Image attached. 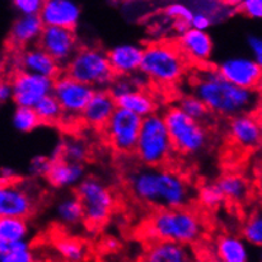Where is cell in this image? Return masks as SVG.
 <instances>
[{
  "instance_id": "cell-42",
  "label": "cell",
  "mask_w": 262,
  "mask_h": 262,
  "mask_svg": "<svg viewBox=\"0 0 262 262\" xmlns=\"http://www.w3.org/2000/svg\"><path fill=\"white\" fill-rule=\"evenodd\" d=\"M238 8L248 18L262 19V0H245Z\"/></svg>"
},
{
  "instance_id": "cell-54",
  "label": "cell",
  "mask_w": 262,
  "mask_h": 262,
  "mask_svg": "<svg viewBox=\"0 0 262 262\" xmlns=\"http://www.w3.org/2000/svg\"><path fill=\"white\" fill-rule=\"evenodd\" d=\"M260 260L262 261V247H261V252H260Z\"/></svg>"
},
{
  "instance_id": "cell-27",
  "label": "cell",
  "mask_w": 262,
  "mask_h": 262,
  "mask_svg": "<svg viewBox=\"0 0 262 262\" xmlns=\"http://www.w3.org/2000/svg\"><path fill=\"white\" fill-rule=\"evenodd\" d=\"M216 185L219 186L225 200L233 203H241L248 195V185L242 176L224 174L216 181Z\"/></svg>"
},
{
  "instance_id": "cell-29",
  "label": "cell",
  "mask_w": 262,
  "mask_h": 262,
  "mask_svg": "<svg viewBox=\"0 0 262 262\" xmlns=\"http://www.w3.org/2000/svg\"><path fill=\"white\" fill-rule=\"evenodd\" d=\"M26 218L0 216V239L5 242L26 239L28 235V224Z\"/></svg>"
},
{
  "instance_id": "cell-32",
  "label": "cell",
  "mask_w": 262,
  "mask_h": 262,
  "mask_svg": "<svg viewBox=\"0 0 262 262\" xmlns=\"http://www.w3.org/2000/svg\"><path fill=\"white\" fill-rule=\"evenodd\" d=\"M36 112L40 117L41 122L43 124H54V122L60 121L64 117V110L61 104L57 101L54 93L49 94L45 98L41 99L35 106Z\"/></svg>"
},
{
  "instance_id": "cell-6",
  "label": "cell",
  "mask_w": 262,
  "mask_h": 262,
  "mask_svg": "<svg viewBox=\"0 0 262 262\" xmlns=\"http://www.w3.org/2000/svg\"><path fill=\"white\" fill-rule=\"evenodd\" d=\"M67 74L94 89L110 88L116 77L107 52L96 47L78 50L67 64Z\"/></svg>"
},
{
  "instance_id": "cell-20",
  "label": "cell",
  "mask_w": 262,
  "mask_h": 262,
  "mask_svg": "<svg viewBox=\"0 0 262 262\" xmlns=\"http://www.w3.org/2000/svg\"><path fill=\"white\" fill-rule=\"evenodd\" d=\"M19 65L22 70L36 73L55 79L60 74V64L41 46L30 47L19 56Z\"/></svg>"
},
{
  "instance_id": "cell-1",
  "label": "cell",
  "mask_w": 262,
  "mask_h": 262,
  "mask_svg": "<svg viewBox=\"0 0 262 262\" xmlns=\"http://www.w3.org/2000/svg\"><path fill=\"white\" fill-rule=\"evenodd\" d=\"M134 198L161 208H183L191 200V190L181 176L167 169L146 167L129 176Z\"/></svg>"
},
{
  "instance_id": "cell-18",
  "label": "cell",
  "mask_w": 262,
  "mask_h": 262,
  "mask_svg": "<svg viewBox=\"0 0 262 262\" xmlns=\"http://www.w3.org/2000/svg\"><path fill=\"white\" fill-rule=\"evenodd\" d=\"M107 55L115 74L119 77H130L140 70L144 47L130 42L119 43L112 47Z\"/></svg>"
},
{
  "instance_id": "cell-22",
  "label": "cell",
  "mask_w": 262,
  "mask_h": 262,
  "mask_svg": "<svg viewBox=\"0 0 262 262\" xmlns=\"http://www.w3.org/2000/svg\"><path fill=\"white\" fill-rule=\"evenodd\" d=\"M46 178L50 185L55 188L64 190V188L74 187L79 185L84 178V168L82 163L60 158L52 161Z\"/></svg>"
},
{
  "instance_id": "cell-17",
  "label": "cell",
  "mask_w": 262,
  "mask_h": 262,
  "mask_svg": "<svg viewBox=\"0 0 262 262\" xmlns=\"http://www.w3.org/2000/svg\"><path fill=\"white\" fill-rule=\"evenodd\" d=\"M116 108V98L112 96L111 92L106 89H96L91 101L88 102L87 107L83 111L82 120L88 126L94 127V129H98V127L103 129Z\"/></svg>"
},
{
  "instance_id": "cell-9",
  "label": "cell",
  "mask_w": 262,
  "mask_h": 262,
  "mask_svg": "<svg viewBox=\"0 0 262 262\" xmlns=\"http://www.w3.org/2000/svg\"><path fill=\"white\" fill-rule=\"evenodd\" d=\"M143 119L129 110L117 107L103 127L110 146L117 153L129 154L135 151Z\"/></svg>"
},
{
  "instance_id": "cell-3",
  "label": "cell",
  "mask_w": 262,
  "mask_h": 262,
  "mask_svg": "<svg viewBox=\"0 0 262 262\" xmlns=\"http://www.w3.org/2000/svg\"><path fill=\"white\" fill-rule=\"evenodd\" d=\"M203 223L193 211L185 208H162L145 225V235L153 241H174L191 245L203 235Z\"/></svg>"
},
{
  "instance_id": "cell-16",
  "label": "cell",
  "mask_w": 262,
  "mask_h": 262,
  "mask_svg": "<svg viewBox=\"0 0 262 262\" xmlns=\"http://www.w3.org/2000/svg\"><path fill=\"white\" fill-rule=\"evenodd\" d=\"M45 26H56L74 30L82 17L75 0H46L40 12Z\"/></svg>"
},
{
  "instance_id": "cell-53",
  "label": "cell",
  "mask_w": 262,
  "mask_h": 262,
  "mask_svg": "<svg viewBox=\"0 0 262 262\" xmlns=\"http://www.w3.org/2000/svg\"><path fill=\"white\" fill-rule=\"evenodd\" d=\"M260 116V115H258ZM260 125H261V130H262V116H260Z\"/></svg>"
},
{
  "instance_id": "cell-43",
  "label": "cell",
  "mask_w": 262,
  "mask_h": 262,
  "mask_svg": "<svg viewBox=\"0 0 262 262\" xmlns=\"http://www.w3.org/2000/svg\"><path fill=\"white\" fill-rule=\"evenodd\" d=\"M213 25V19L204 13H195L191 20V27L201 31H208Z\"/></svg>"
},
{
  "instance_id": "cell-49",
  "label": "cell",
  "mask_w": 262,
  "mask_h": 262,
  "mask_svg": "<svg viewBox=\"0 0 262 262\" xmlns=\"http://www.w3.org/2000/svg\"><path fill=\"white\" fill-rule=\"evenodd\" d=\"M104 246H106V248H108V250H115V248H117V241L114 239V238H108V239L106 241V243H104Z\"/></svg>"
},
{
  "instance_id": "cell-21",
  "label": "cell",
  "mask_w": 262,
  "mask_h": 262,
  "mask_svg": "<svg viewBox=\"0 0 262 262\" xmlns=\"http://www.w3.org/2000/svg\"><path fill=\"white\" fill-rule=\"evenodd\" d=\"M45 23L40 14H20L12 25L9 40L14 46L25 47L38 42Z\"/></svg>"
},
{
  "instance_id": "cell-2",
  "label": "cell",
  "mask_w": 262,
  "mask_h": 262,
  "mask_svg": "<svg viewBox=\"0 0 262 262\" xmlns=\"http://www.w3.org/2000/svg\"><path fill=\"white\" fill-rule=\"evenodd\" d=\"M193 93L208 106L210 112L224 117L251 111L258 102L253 89L230 83L220 74L218 68L199 72Z\"/></svg>"
},
{
  "instance_id": "cell-28",
  "label": "cell",
  "mask_w": 262,
  "mask_h": 262,
  "mask_svg": "<svg viewBox=\"0 0 262 262\" xmlns=\"http://www.w3.org/2000/svg\"><path fill=\"white\" fill-rule=\"evenodd\" d=\"M35 260L30 243L26 239L5 242L0 239V261L2 262H31Z\"/></svg>"
},
{
  "instance_id": "cell-39",
  "label": "cell",
  "mask_w": 262,
  "mask_h": 262,
  "mask_svg": "<svg viewBox=\"0 0 262 262\" xmlns=\"http://www.w3.org/2000/svg\"><path fill=\"white\" fill-rule=\"evenodd\" d=\"M19 14H40L46 0H10Z\"/></svg>"
},
{
  "instance_id": "cell-14",
  "label": "cell",
  "mask_w": 262,
  "mask_h": 262,
  "mask_svg": "<svg viewBox=\"0 0 262 262\" xmlns=\"http://www.w3.org/2000/svg\"><path fill=\"white\" fill-rule=\"evenodd\" d=\"M228 134L235 145L245 150H252L262 144L260 116L251 112L235 115L228 126Z\"/></svg>"
},
{
  "instance_id": "cell-33",
  "label": "cell",
  "mask_w": 262,
  "mask_h": 262,
  "mask_svg": "<svg viewBox=\"0 0 262 262\" xmlns=\"http://www.w3.org/2000/svg\"><path fill=\"white\" fill-rule=\"evenodd\" d=\"M55 247H56L57 253L67 261L78 262L84 260L87 256L85 246L80 241L74 239V238H59L55 243Z\"/></svg>"
},
{
  "instance_id": "cell-34",
  "label": "cell",
  "mask_w": 262,
  "mask_h": 262,
  "mask_svg": "<svg viewBox=\"0 0 262 262\" xmlns=\"http://www.w3.org/2000/svg\"><path fill=\"white\" fill-rule=\"evenodd\" d=\"M242 237L248 245L262 247V210H257L248 216L242 228Z\"/></svg>"
},
{
  "instance_id": "cell-10",
  "label": "cell",
  "mask_w": 262,
  "mask_h": 262,
  "mask_svg": "<svg viewBox=\"0 0 262 262\" xmlns=\"http://www.w3.org/2000/svg\"><path fill=\"white\" fill-rule=\"evenodd\" d=\"M94 92L96 89L91 85L64 74L55 78L52 93L64 110V117L74 120L77 117H82L83 111L91 101Z\"/></svg>"
},
{
  "instance_id": "cell-40",
  "label": "cell",
  "mask_w": 262,
  "mask_h": 262,
  "mask_svg": "<svg viewBox=\"0 0 262 262\" xmlns=\"http://www.w3.org/2000/svg\"><path fill=\"white\" fill-rule=\"evenodd\" d=\"M52 161L50 157L45 156H36L31 159L30 166H28V172L35 177H43L47 176L51 167Z\"/></svg>"
},
{
  "instance_id": "cell-8",
  "label": "cell",
  "mask_w": 262,
  "mask_h": 262,
  "mask_svg": "<svg viewBox=\"0 0 262 262\" xmlns=\"http://www.w3.org/2000/svg\"><path fill=\"white\" fill-rule=\"evenodd\" d=\"M77 195L84 208V220L89 224L101 225L111 216L115 196L102 181L94 177L83 178L77 186Z\"/></svg>"
},
{
  "instance_id": "cell-35",
  "label": "cell",
  "mask_w": 262,
  "mask_h": 262,
  "mask_svg": "<svg viewBox=\"0 0 262 262\" xmlns=\"http://www.w3.org/2000/svg\"><path fill=\"white\" fill-rule=\"evenodd\" d=\"M178 107L188 116L201 122L205 121L210 114V110L208 108V106L196 94L183 96L178 102Z\"/></svg>"
},
{
  "instance_id": "cell-37",
  "label": "cell",
  "mask_w": 262,
  "mask_h": 262,
  "mask_svg": "<svg viewBox=\"0 0 262 262\" xmlns=\"http://www.w3.org/2000/svg\"><path fill=\"white\" fill-rule=\"evenodd\" d=\"M199 200L206 208H218L220 204L225 200L224 195L220 191L219 186L215 183L204 185L199 191Z\"/></svg>"
},
{
  "instance_id": "cell-48",
  "label": "cell",
  "mask_w": 262,
  "mask_h": 262,
  "mask_svg": "<svg viewBox=\"0 0 262 262\" xmlns=\"http://www.w3.org/2000/svg\"><path fill=\"white\" fill-rule=\"evenodd\" d=\"M173 28L178 35H183L186 31H188L191 28V23L186 22V20H174L173 22Z\"/></svg>"
},
{
  "instance_id": "cell-13",
  "label": "cell",
  "mask_w": 262,
  "mask_h": 262,
  "mask_svg": "<svg viewBox=\"0 0 262 262\" xmlns=\"http://www.w3.org/2000/svg\"><path fill=\"white\" fill-rule=\"evenodd\" d=\"M38 46L49 52L60 65H67L78 51L74 31L56 26H45Z\"/></svg>"
},
{
  "instance_id": "cell-45",
  "label": "cell",
  "mask_w": 262,
  "mask_h": 262,
  "mask_svg": "<svg viewBox=\"0 0 262 262\" xmlns=\"http://www.w3.org/2000/svg\"><path fill=\"white\" fill-rule=\"evenodd\" d=\"M130 79H131V82H133L134 87L141 88V89L145 87L146 83L149 82V78L146 77L144 73H141L140 70H139V72H136V73H134V74H131Z\"/></svg>"
},
{
  "instance_id": "cell-52",
  "label": "cell",
  "mask_w": 262,
  "mask_h": 262,
  "mask_svg": "<svg viewBox=\"0 0 262 262\" xmlns=\"http://www.w3.org/2000/svg\"><path fill=\"white\" fill-rule=\"evenodd\" d=\"M256 89H257V92H258V93H260L261 96H262V77H261L260 82H258V84H257V88H256Z\"/></svg>"
},
{
  "instance_id": "cell-30",
  "label": "cell",
  "mask_w": 262,
  "mask_h": 262,
  "mask_svg": "<svg viewBox=\"0 0 262 262\" xmlns=\"http://www.w3.org/2000/svg\"><path fill=\"white\" fill-rule=\"evenodd\" d=\"M195 13H204L213 19L214 23L225 19L230 14L225 0H187Z\"/></svg>"
},
{
  "instance_id": "cell-50",
  "label": "cell",
  "mask_w": 262,
  "mask_h": 262,
  "mask_svg": "<svg viewBox=\"0 0 262 262\" xmlns=\"http://www.w3.org/2000/svg\"><path fill=\"white\" fill-rule=\"evenodd\" d=\"M225 2H227V4L229 7H239L245 0H225Z\"/></svg>"
},
{
  "instance_id": "cell-7",
  "label": "cell",
  "mask_w": 262,
  "mask_h": 262,
  "mask_svg": "<svg viewBox=\"0 0 262 262\" xmlns=\"http://www.w3.org/2000/svg\"><path fill=\"white\" fill-rule=\"evenodd\" d=\"M173 143L174 150L186 156H195L208 145V131L203 122L192 119L180 107H171L163 115Z\"/></svg>"
},
{
  "instance_id": "cell-4",
  "label": "cell",
  "mask_w": 262,
  "mask_h": 262,
  "mask_svg": "<svg viewBox=\"0 0 262 262\" xmlns=\"http://www.w3.org/2000/svg\"><path fill=\"white\" fill-rule=\"evenodd\" d=\"M186 61L180 46L154 42L144 47L140 72L149 80L161 85H172L183 77Z\"/></svg>"
},
{
  "instance_id": "cell-44",
  "label": "cell",
  "mask_w": 262,
  "mask_h": 262,
  "mask_svg": "<svg viewBox=\"0 0 262 262\" xmlns=\"http://www.w3.org/2000/svg\"><path fill=\"white\" fill-rule=\"evenodd\" d=\"M248 47L253 55V59L258 62V65L262 68V37L258 36H250L247 40Z\"/></svg>"
},
{
  "instance_id": "cell-31",
  "label": "cell",
  "mask_w": 262,
  "mask_h": 262,
  "mask_svg": "<svg viewBox=\"0 0 262 262\" xmlns=\"http://www.w3.org/2000/svg\"><path fill=\"white\" fill-rule=\"evenodd\" d=\"M42 124L35 107L17 106L12 116V125L18 133L28 134Z\"/></svg>"
},
{
  "instance_id": "cell-26",
  "label": "cell",
  "mask_w": 262,
  "mask_h": 262,
  "mask_svg": "<svg viewBox=\"0 0 262 262\" xmlns=\"http://www.w3.org/2000/svg\"><path fill=\"white\" fill-rule=\"evenodd\" d=\"M57 222L67 227H74L84 219V208L78 195H67L55 205Z\"/></svg>"
},
{
  "instance_id": "cell-51",
  "label": "cell",
  "mask_w": 262,
  "mask_h": 262,
  "mask_svg": "<svg viewBox=\"0 0 262 262\" xmlns=\"http://www.w3.org/2000/svg\"><path fill=\"white\" fill-rule=\"evenodd\" d=\"M257 111H258V115L262 116V97L258 99V102H257Z\"/></svg>"
},
{
  "instance_id": "cell-23",
  "label": "cell",
  "mask_w": 262,
  "mask_h": 262,
  "mask_svg": "<svg viewBox=\"0 0 262 262\" xmlns=\"http://www.w3.org/2000/svg\"><path fill=\"white\" fill-rule=\"evenodd\" d=\"M149 262H187L192 261V253L187 246L174 241H154L145 253Z\"/></svg>"
},
{
  "instance_id": "cell-38",
  "label": "cell",
  "mask_w": 262,
  "mask_h": 262,
  "mask_svg": "<svg viewBox=\"0 0 262 262\" xmlns=\"http://www.w3.org/2000/svg\"><path fill=\"white\" fill-rule=\"evenodd\" d=\"M164 14H166V17H168L169 19L186 20V22L191 23L195 12H193L192 8L188 4H186V3H172V4L167 5L166 7Z\"/></svg>"
},
{
  "instance_id": "cell-19",
  "label": "cell",
  "mask_w": 262,
  "mask_h": 262,
  "mask_svg": "<svg viewBox=\"0 0 262 262\" xmlns=\"http://www.w3.org/2000/svg\"><path fill=\"white\" fill-rule=\"evenodd\" d=\"M178 46L183 55L196 62H206L211 59L214 51V42L208 31L196 30L191 27L180 36Z\"/></svg>"
},
{
  "instance_id": "cell-55",
  "label": "cell",
  "mask_w": 262,
  "mask_h": 262,
  "mask_svg": "<svg viewBox=\"0 0 262 262\" xmlns=\"http://www.w3.org/2000/svg\"><path fill=\"white\" fill-rule=\"evenodd\" d=\"M261 198H262V185H261Z\"/></svg>"
},
{
  "instance_id": "cell-12",
  "label": "cell",
  "mask_w": 262,
  "mask_h": 262,
  "mask_svg": "<svg viewBox=\"0 0 262 262\" xmlns=\"http://www.w3.org/2000/svg\"><path fill=\"white\" fill-rule=\"evenodd\" d=\"M220 74L238 87L256 89L262 77V68L253 57L230 56L218 65Z\"/></svg>"
},
{
  "instance_id": "cell-47",
  "label": "cell",
  "mask_w": 262,
  "mask_h": 262,
  "mask_svg": "<svg viewBox=\"0 0 262 262\" xmlns=\"http://www.w3.org/2000/svg\"><path fill=\"white\" fill-rule=\"evenodd\" d=\"M15 177H17V173H15L14 169L9 168V167H4V168L2 169V182L3 183L15 182Z\"/></svg>"
},
{
  "instance_id": "cell-46",
  "label": "cell",
  "mask_w": 262,
  "mask_h": 262,
  "mask_svg": "<svg viewBox=\"0 0 262 262\" xmlns=\"http://www.w3.org/2000/svg\"><path fill=\"white\" fill-rule=\"evenodd\" d=\"M13 99V87L10 82H3L0 85V101L8 102Z\"/></svg>"
},
{
  "instance_id": "cell-15",
  "label": "cell",
  "mask_w": 262,
  "mask_h": 262,
  "mask_svg": "<svg viewBox=\"0 0 262 262\" xmlns=\"http://www.w3.org/2000/svg\"><path fill=\"white\" fill-rule=\"evenodd\" d=\"M33 198L27 187L17 182L3 183L0 188V216L27 218L33 210Z\"/></svg>"
},
{
  "instance_id": "cell-36",
  "label": "cell",
  "mask_w": 262,
  "mask_h": 262,
  "mask_svg": "<svg viewBox=\"0 0 262 262\" xmlns=\"http://www.w3.org/2000/svg\"><path fill=\"white\" fill-rule=\"evenodd\" d=\"M88 157V146L85 141L78 138H69L62 141V158L68 161L83 163Z\"/></svg>"
},
{
  "instance_id": "cell-5",
  "label": "cell",
  "mask_w": 262,
  "mask_h": 262,
  "mask_svg": "<svg viewBox=\"0 0 262 262\" xmlns=\"http://www.w3.org/2000/svg\"><path fill=\"white\" fill-rule=\"evenodd\" d=\"M174 150L163 116L151 114L144 117L135 154L146 167H159L169 159Z\"/></svg>"
},
{
  "instance_id": "cell-25",
  "label": "cell",
  "mask_w": 262,
  "mask_h": 262,
  "mask_svg": "<svg viewBox=\"0 0 262 262\" xmlns=\"http://www.w3.org/2000/svg\"><path fill=\"white\" fill-rule=\"evenodd\" d=\"M117 107L134 112L141 117H146L156 111V101L150 94L146 93L141 88H134L124 96L116 98Z\"/></svg>"
},
{
  "instance_id": "cell-41",
  "label": "cell",
  "mask_w": 262,
  "mask_h": 262,
  "mask_svg": "<svg viewBox=\"0 0 262 262\" xmlns=\"http://www.w3.org/2000/svg\"><path fill=\"white\" fill-rule=\"evenodd\" d=\"M135 87H134L130 77H119L117 79L115 78L114 82L110 85L108 91L111 92L115 98H119V97L124 96L125 93H127V92H130Z\"/></svg>"
},
{
  "instance_id": "cell-11",
  "label": "cell",
  "mask_w": 262,
  "mask_h": 262,
  "mask_svg": "<svg viewBox=\"0 0 262 262\" xmlns=\"http://www.w3.org/2000/svg\"><path fill=\"white\" fill-rule=\"evenodd\" d=\"M15 106L35 107L41 99L52 93L55 79L36 73L20 70L10 80Z\"/></svg>"
},
{
  "instance_id": "cell-24",
  "label": "cell",
  "mask_w": 262,
  "mask_h": 262,
  "mask_svg": "<svg viewBox=\"0 0 262 262\" xmlns=\"http://www.w3.org/2000/svg\"><path fill=\"white\" fill-rule=\"evenodd\" d=\"M215 255L223 262H246L250 260L247 242L237 235H223L215 245Z\"/></svg>"
}]
</instances>
